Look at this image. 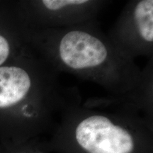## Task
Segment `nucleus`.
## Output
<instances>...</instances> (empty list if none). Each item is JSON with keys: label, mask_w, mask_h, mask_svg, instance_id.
<instances>
[{"label": "nucleus", "mask_w": 153, "mask_h": 153, "mask_svg": "<svg viewBox=\"0 0 153 153\" xmlns=\"http://www.w3.org/2000/svg\"><path fill=\"white\" fill-rule=\"evenodd\" d=\"M128 58L152 57L153 1L132 0L126 4L114 26L106 33Z\"/></svg>", "instance_id": "nucleus-3"}, {"label": "nucleus", "mask_w": 153, "mask_h": 153, "mask_svg": "<svg viewBox=\"0 0 153 153\" xmlns=\"http://www.w3.org/2000/svg\"><path fill=\"white\" fill-rule=\"evenodd\" d=\"M22 143V146H18L7 150L5 153H45L41 146V141L38 139L28 140V143Z\"/></svg>", "instance_id": "nucleus-5"}, {"label": "nucleus", "mask_w": 153, "mask_h": 153, "mask_svg": "<svg viewBox=\"0 0 153 153\" xmlns=\"http://www.w3.org/2000/svg\"><path fill=\"white\" fill-rule=\"evenodd\" d=\"M41 146L45 153H153V115L123 96L80 99Z\"/></svg>", "instance_id": "nucleus-1"}, {"label": "nucleus", "mask_w": 153, "mask_h": 153, "mask_svg": "<svg viewBox=\"0 0 153 153\" xmlns=\"http://www.w3.org/2000/svg\"><path fill=\"white\" fill-rule=\"evenodd\" d=\"M11 54L10 43L5 36L0 34V66L8 60Z\"/></svg>", "instance_id": "nucleus-6"}, {"label": "nucleus", "mask_w": 153, "mask_h": 153, "mask_svg": "<svg viewBox=\"0 0 153 153\" xmlns=\"http://www.w3.org/2000/svg\"><path fill=\"white\" fill-rule=\"evenodd\" d=\"M108 2L101 0L32 1V30L66 28L97 19Z\"/></svg>", "instance_id": "nucleus-4"}, {"label": "nucleus", "mask_w": 153, "mask_h": 153, "mask_svg": "<svg viewBox=\"0 0 153 153\" xmlns=\"http://www.w3.org/2000/svg\"><path fill=\"white\" fill-rule=\"evenodd\" d=\"M30 38L37 55L59 73L97 84L111 95L137 92L153 78L152 58L142 70L115 47L97 19L66 28L32 30Z\"/></svg>", "instance_id": "nucleus-2"}]
</instances>
